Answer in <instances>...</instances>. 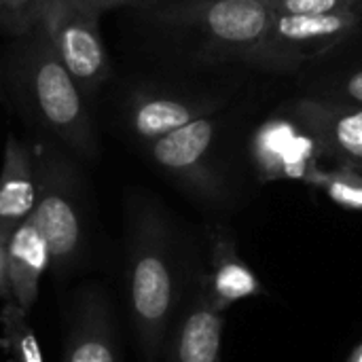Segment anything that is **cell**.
<instances>
[{"instance_id": "obj_8", "label": "cell", "mask_w": 362, "mask_h": 362, "mask_svg": "<svg viewBox=\"0 0 362 362\" xmlns=\"http://www.w3.org/2000/svg\"><path fill=\"white\" fill-rule=\"evenodd\" d=\"M250 159L263 182L293 180L305 185L322 165L325 151L316 136L288 112L272 115L255 129Z\"/></svg>"}, {"instance_id": "obj_11", "label": "cell", "mask_w": 362, "mask_h": 362, "mask_svg": "<svg viewBox=\"0 0 362 362\" xmlns=\"http://www.w3.org/2000/svg\"><path fill=\"white\" fill-rule=\"evenodd\" d=\"M288 112L316 136L325 159L362 172V106L301 98L288 106Z\"/></svg>"}, {"instance_id": "obj_15", "label": "cell", "mask_w": 362, "mask_h": 362, "mask_svg": "<svg viewBox=\"0 0 362 362\" xmlns=\"http://www.w3.org/2000/svg\"><path fill=\"white\" fill-rule=\"evenodd\" d=\"M4 259L8 299H13L23 312H30L38 299L40 280L53 263L49 244L32 216L4 242Z\"/></svg>"}, {"instance_id": "obj_14", "label": "cell", "mask_w": 362, "mask_h": 362, "mask_svg": "<svg viewBox=\"0 0 362 362\" xmlns=\"http://www.w3.org/2000/svg\"><path fill=\"white\" fill-rule=\"evenodd\" d=\"M64 362H119L115 318L102 291H87L76 299Z\"/></svg>"}, {"instance_id": "obj_24", "label": "cell", "mask_w": 362, "mask_h": 362, "mask_svg": "<svg viewBox=\"0 0 362 362\" xmlns=\"http://www.w3.org/2000/svg\"><path fill=\"white\" fill-rule=\"evenodd\" d=\"M356 4H358V6H362V0H356Z\"/></svg>"}, {"instance_id": "obj_23", "label": "cell", "mask_w": 362, "mask_h": 362, "mask_svg": "<svg viewBox=\"0 0 362 362\" xmlns=\"http://www.w3.org/2000/svg\"><path fill=\"white\" fill-rule=\"evenodd\" d=\"M346 362H362V341L350 352V356H348V361Z\"/></svg>"}, {"instance_id": "obj_13", "label": "cell", "mask_w": 362, "mask_h": 362, "mask_svg": "<svg viewBox=\"0 0 362 362\" xmlns=\"http://www.w3.org/2000/svg\"><path fill=\"white\" fill-rule=\"evenodd\" d=\"M210 263L202 269V282L210 303L227 314L235 303L257 297H267V291L255 269L240 257L233 235L216 227L208 233Z\"/></svg>"}, {"instance_id": "obj_1", "label": "cell", "mask_w": 362, "mask_h": 362, "mask_svg": "<svg viewBox=\"0 0 362 362\" xmlns=\"http://www.w3.org/2000/svg\"><path fill=\"white\" fill-rule=\"evenodd\" d=\"M197 272L168 212L155 199H134L127 210V303L146 362L161 361Z\"/></svg>"}, {"instance_id": "obj_17", "label": "cell", "mask_w": 362, "mask_h": 362, "mask_svg": "<svg viewBox=\"0 0 362 362\" xmlns=\"http://www.w3.org/2000/svg\"><path fill=\"white\" fill-rule=\"evenodd\" d=\"M2 325V348L11 362H45L38 337L28 322V312H23L13 299H8L0 314Z\"/></svg>"}, {"instance_id": "obj_19", "label": "cell", "mask_w": 362, "mask_h": 362, "mask_svg": "<svg viewBox=\"0 0 362 362\" xmlns=\"http://www.w3.org/2000/svg\"><path fill=\"white\" fill-rule=\"evenodd\" d=\"M272 15H327L356 8V0H265Z\"/></svg>"}, {"instance_id": "obj_18", "label": "cell", "mask_w": 362, "mask_h": 362, "mask_svg": "<svg viewBox=\"0 0 362 362\" xmlns=\"http://www.w3.org/2000/svg\"><path fill=\"white\" fill-rule=\"evenodd\" d=\"M49 0H0V32L17 38L34 30Z\"/></svg>"}, {"instance_id": "obj_22", "label": "cell", "mask_w": 362, "mask_h": 362, "mask_svg": "<svg viewBox=\"0 0 362 362\" xmlns=\"http://www.w3.org/2000/svg\"><path fill=\"white\" fill-rule=\"evenodd\" d=\"M0 297H8L6 284V259H4V244L0 242Z\"/></svg>"}, {"instance_id": "obj_12", "label": "cell", "mask_w": 362, "mask_h": 362, "mask_svg": "<svg viewBox=\"0 0 362 362\" xmlns=\"http://www.w3.org/2000/svg\"><path fill=\"white\" fill-rule=\"evenodd\" d=\"M40 153L38 142L21 140L11 134L4 142L0 165V242L25 223L38 199Z\"/></svg>"}, {"instance_id": "obj_25", "label": "cell", "mask_w": 362, "mask_h": 362, "mask_svg": "<svg viewBox=\"0 0 362 362\" xmlns=\"http://www.w3.org/2000/svg\"><path fill=\"white\" fill-rule=\"evenodd\" d=\"M361 11H362V6H361Z\"/></svg>"}, {"instance_id": "obj_9", "label": "cell", "mask_w": 362, "mask_h": 362, "mask_svg": "<svg viewBox=\"0 0 362 362\" xmlns=\"http://www.w3.org/2000/svg\"><path fill=\"white\" fill-rule=\"evenodd\" d=\"M216 98L193 95L161 85L134 87L123 104V119L132 136L148 144L178 127L218 110Z\"/></svg>"}, {"instance_id": "obj_10", "label": "cell", "mask_w": 362, "mask_h": 362, "mask_svg": "<svg viewBox=\"0 0 362 362\" xmlns=\"http://www.w3.org/2000/svg\"><path fill=\"white\" fill-rule=\"evenodd\" d=\"M223 329L225 314L210 303L199 269L159 362H223Z\"/></svg>"}, {"instance_id": "obj_3", "label": "cell", "mask_w": 362, "mask_h": 362, "mask_svg": "<svg viewBox=\"0 0 362 362\" xmlns=\"http://www.w3.org/2000/svg\"><path fill=\"white\" fill-rule=\"evenodd\" d=\"M40 187L32 221L51 250V269L57 276L72 272L87 250L85 176L70 151L53 140L38 142Z\"/></svg>"}, {"instance_id": "obj_6", "label": "cell", "mask_w": 362, "mask_h": 362, "mask_svg": "<svg viewBox=\"0 0 362 362\" xmlns=\"http://www.w3.org/2000/svg\"><path fill=\"white\" fill-rule=\"evenodd\" d=\"M100 17L102 13L83 0H49L40 19V28L51 40L53 51L87 98L112 72Z\"/></svg>"}, {"instance_id": "obj_21", "label": "cell", "mask_w": 362, "mask_h": 362, "mask_svg": "<svg viewBox=\"0 0 362 362\" xmlns=\"http://www.w3.org/2000/svg\"><path fill=\"white\" fill-rule=\"evenodd\" d=\"M87 2L89 6L98 8L100 13L104 11H110V8H117V6H134V4H153L157 0H83Z\"/></svg>"}, {"instance_id": "obj_16", "label": "cell", "mask_w": 362, "mask_h": 362, "mask_svg": "<svg viewBox=\"0 0 362 362\" xmlns=\"http://www.w3.org/2000/svg\"><path fill=\"white\" fill-rule=\"evenodd\" d=\"M308 187L320 191L331 199L335 206L350 210V212H362V172L348 168V165H320L305 182Z\"/></svg>"}, {"instance_id": "obj_4", "label": "cell", "mask_w": 362, "mask_h": 362, "mask_svg": "<svg viewBox=\"0 0 362 362\" xmlns=\"http://www.w3.org/2000/svg\"><path fill=\"white\" fill-rule=\"evenodd\" d=\"M157 23L185 30L214 62H242L272 25L265 0H165L153 6Z\"/></svg>"}, {"instance_id": "obj_5", "label": "cell", "mask_w": 362, "mask_h": 362, "mask_svg": "<svg viewBox=\"0 0 362 362\" xmlns=\"http://www.w3.org/2000/svg\"><path fill=\"white\" fill-rule=\"evenodd\" d=\"M362 21L361 6L327 15H274L263 40L244 64L263 70H293L344 42Z\"/></svg>"}, {"instance_id": "obj_20", "label": "cell", "mask_w": 362, "mask_h": 362, "mask_svg": "<svg viewBox=\"0 0 362 362\" xmlns=\"http://www.w3.org/2000/svg\"><path fill=\"white\" fill-rule=\"evenodd\" d=\"M337 102L352 104V106H362V70L352 72L337 85Z\"/></svg>"}, {"instance_id": "obj_7", "label": "cell", "mask_w": 362, "mask_h": 362, "mask_svg": "<svg viewBox=\"0 0 362 362\" xmlns=\"http://www.w3.org/2000/svg\"><path fill=\"white\" fill-rule=\"evenodd\" d=\"M216 138L218 121L206 115L142 146L165 176L199 199L218 204L227 197V187L214 163Z\"/></svg>"}, {"instance_id": "obj_2", "label": "cell", "mask_w": 362, "mask_h": 362, "mask_svg": "<svg viewBox=\"0 0 362 362\" xmlns=\"http://www.w3.org/2000/svg\"><path fill=\"white\" fill-rule=\"evenodd\" d=\"M0 81L15 108L49 140L81 161L98 155L89 98L59 62L40 23L11 38L0 59Z\"/></svg>"}]
</instances>
